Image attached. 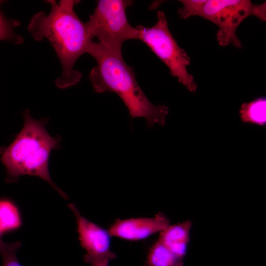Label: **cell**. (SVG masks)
<instances>
[{
	"mask_svg": "<svg viewBox=\"0 0 266 266\" xmlns=\"http://www.w3.org/2000/svg\"><path fill=\"white\" fill-rule=\"evenodd\" d=\"M48 1L51 4L49 13L41 11L34 14L28 30L35 40L40 41L45 38L51 44L62 67L61 75L55 84L59 88H66L80 80L81 73L74 69V66L81 56L88 53L93 40L85 23L74 11V5L78 0Z\"/></svg>",
	"mask_w": 266,
	"mask_h": 266,
	"instance_id": "obj_1",
	"label": "cell"
},
{
	"mask_svg": "<svg viewBox=\"0 0 266 266\" xmlns=\"http://www.w3.org/2000/svg\"><path fill=\"white\" fill-rule=\"evenodd\" d=\"M87 53L97 62L89 75L95 92L115 93L127 107L131 118H144L148 127L165 124L168 108L150 102L137 83L133 68L124 61L122 53L110 50L93 41Z\"/></svg>",
	"mask_w": 266,
	"mask_h": 266,
	"instance_id": "obj_2",
	"label": "cell"
},
{
	"mask_svg": "<svg viewBox=\"0 0 266 266\" xmlns=\"http://www.w3.org/2000/svg\"><path fill=\"white\" fill-rule=\"evenodd\" d=\"M23 116L24 124L20 132L8 146L0 149V160L6 168V182H17L25 175L36 176L67 199L66 194L51 179L48 168L51 152L61 147V137L52 136L47 131L48 118L35 119L28 109Z\"/></svg>",
	"mask_w": 266,
	"mask_h": 266,
	"instance_id": "obj_3",
	"label": "cell"
},
{
	"mask_svg": "<svg viewBox=\"0 0 266 266\" xmlns=\"http://www.w3.org/2000/svg\"><path fill=\"white\" fill-rule=\"evenodd\" d=\"M130 0H100L89 20L85 23L91 39L96 37L105 48L122 53L123 43L138 39V30L129 22L127 8L132 5Z\"/></svg>",
	"mask_w": 266,
	"mask_h": 266,
	"instance_id": "obj_4",
	"label": "cell"
},
{
	"mask_svg": "<svg viewBox=\"0 0 266 266\" xmlns=\"http://www.w3.org/2000/svg\"><path fill=\"white\" fill-rule=\"evenodd\" d=\"M157 18V22L152 27L135 26L138 30V39L150 48L168 67L170 74L188 91L195 92L197 85L187 70L191 63L190 57L172 36L164 12L158 11Z\"/></svg>",
	"mask_w": 266,
	"mask_h": 266,
	"instance_id": "obj_5",
	"label": "cell"
},
{
	"mask_svg": "<svg viewBox=\"0 0 266 266\" xmlns=\"http://www.w3.org/2000/svg\"><path fill=\"white\" fill-rule=\"evenodd\" d=\"M266 7V2L255 5L248 0H203L197 16L218 27L216 38L220 45L233 44L239 48L242 44L236 34L237 28L250 16L265 21Z\"/></svg>",
	"mask_w": 266,
	"mask_h": 266,
	"instance_id": "obj_6",
	"label": "cell"
},
{
	"mask_svg": "<svg viewBox=\"0 0 266 266\" xmlns=\"http://www.w3.org/2000/svg\"><path fill=\"white\" fill-rule=\"evenodd\" d=\"M68 207L75 217L80 245L86 251L84 262L91 266H109L117 255L110 249L108 230L81 215L74 204L70 203Z\"/></svg>",
	"mask_w": 266,
	"mask_h": 266,
	"instance_id": "obj_7",
	"label": "cell"
},
{
	"mask_svg": "<svg viewBox=\"0 0 266 266\" xmlns=\"http://www.w3.org/2000/svg\"><path fill=\"white\" fill-rule=\"evenodd\" d=\"M169 225V221L164 214L159 213L151 218H132L117 219L109 227L110 235L129 241L145 239L160 233Z\"/></svg>",
	"mask_w": 266,
	"mask_h": 266,
	"instance_id": "obj_8",
	"label": "cell"
},
{
	"mask_svg": "<svg viewBox=\"0 0 266 266\" xmlns=\"http://www.w3.org/2000/svg\"><path fill=\"white\" fill-rule=\"evenodd\" d=\"M192 226V222L188 220L176 224H169L159 233L158 241L183 259L187 253Z\"/></svg>",
	"mask_w": 266,
	"mask_h": 266,
	"instance_id": "obj_9",
	"label": "cell"
},
{
	"mask_svg": "<svg viewBox=\"0 0 266 266\" xmlns=\"http://www.w3.org/2000/svg\"><path fill=\"white\" fill-rule=\"evenodd\" d=\"M183 261L157 240L148 250L145 266H184Z\"/></svg>",
	"mask_w": 266,
	"mask_h": 266,
	"instance_id": "obj_10",
	"label": "cell"
},
{
	"mask_svg": "<svg viewBox=\"0 0 266 266\" xmlns=\"http://www.w3.org/2000/svg\"><path fill=\"white\" fill-rule=\"evenodd\" d=\"M22 221L20 211L13 201L7 199H0V227L2 233L18 230Z\"/></svg>",
	"mask_w": 266,
	"mask_h": 266,
	"instance_id": "obj_11",
	"label": "cell"
},
{
	"mask_svg": "<svg viewBox=\"0 0 266 266\" xmlns=\"http://www.w3.org/2000/svg\"><path fill=\"white\" fill-rule=\"evenodd\" d=\"M266 100L258 98L240 107V118L243 122L264 126L266 122Z\"/></svg>",
	"mask_w": 266,
	"mask_h": 266,
	"instance_id": "obj_12",
	"label": "cell"
},
{
	"mask_svg": "<svg viewBox=\"0 0 266 266\" xmlns=\"http://www.w3.org/2000/svg\"><path fill=\"white\" fill-rule=\"evenodd\" d=\"M21 246V243H6L0 239V255L2 259V266H22L16 256V251Z\"/></svg>",
	"mask_w": 266,
	"mask_h": 266,
	"instance_id": "obj_13",
	"label": "cell"
},
{
	"mask_svg": "<svg viewBox=\"0 0 266 266\" xmlns=\"http://www.w3.org/2000/svg\"><path fill=\"white\" fill-rule=\"evenodd\" d=\"M19 25L17 21H9L0 15V40H8L16 44L21 43L23 40L20 35L14 32L15 27Z\"/></svg>",
	"mask_w": 266,
	"mask_h": 266,
	"instance_id": "obj_14",
	"label": "cell"
},
{
	"mask_svg": "<svg viewBox=\"0 0 266 266\" xmlns=\"http://www.w3.org/2000/svg\"><path fill=\"white\" fill-rule=\"evenodd\" d=\"M183 6L178 10V14L182 19H186L193 16H197L203 0H181Z\"/></svg>",
	"mask_w": 266,
	"mask_h": 266,
	"instance_id": "obj_15",
	"label": "cell"
},
{
	"mask_svg": "<svg viewBox=\"0 0 266 266\" xmlns=\"http://www.w3.org/2000/svg\"><path fill=\"white\" fill-rule=\"evenodd\" d=\"M2 233H2V231H1V229H0V235Z\"/></svg>",
	"mask_w": 266,
	"mask_h": 266,
	"instance_id": "obj_16",
	"label": "cell"
}]
</instances>
